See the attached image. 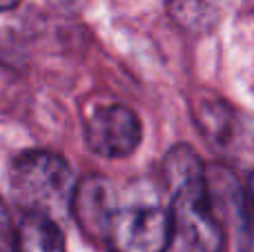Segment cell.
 <instances>
[{
    "label": "cell",
    "mask_w": 254,
    "mask_h": 252,
    "mask_svg": "<svg viewBox=\"0 0 254 252\" xmlns=\"http://www.w3.org/2000/svg\"><path fill=\"white\" fill-rule=\"evenodd\" d=\"M163 179L170 190L167 252H221L225 228L210 205L205 165L190 145H176L163 159Z\"/></svg>",
    "instance_id": "cell-1"
},
{
    "label": "cell",
    "mask_w": 254,
    "mask_h": 252,
    "mask_svg": "<svg viewBox=\"0 0 254 252\" xmlns=\"http://www.w3.org/2000/svg\"><path fill=\"white\" fill-rule=\"evenodd\" d=\"M170 210L154 196H131L121 201L110 246L116 252H167Z\"/></svg>",
    "instance_id": "cell-3"
},
{
    "label": "cell",
    "mask_w": 254,
    "mask_h": 252,
    "mask_svg": "<svg viewBox=\"0 0 254 252\" xmlns=\"http://www.w3.org/2000/svg\"><path fill=\"white\" fill-rule=\"evenodd\" d=\"M250 196H252V203H254V172L250 177Z\"/></svg>",
    "instance_id": "cell-9"
},
{
    "label": "cell",
    "mask_w": 254,
    "mask_h": 252,
    "mask_svg": "<svg viewBox=\"0 0 254 252\" xmlns=\"http://www.w3.org/2000/svg\"><path fill=\"white\" fill-rule=\"evenodd\" d=\"M119 210L121 194L107 177L89 174L76 183L71 214L87 239L98 241V244H110Z\"/></svg>",
    "instance_id": "cell-4"
},
{
    "label": "cell",
    "mask_w": 254,
    "mask_h": 252,
    "mask_svg": "<svg viewBox=\"0 0 254 252\" xmlns=\"http://www.w3.org/2000/svg\"><path fill=\"white\" fill-rule=\"evenodd\" d=\"M143 138V125L131 107L114 103L98 107L85 123V143L98 156L125 159Z\"/></svg>",
    "instance_id": "cell-5"
},
{
    "label": "cell",
    "mask_w": 254,
    "mask_h": 252,
    "mask_svg": "<svg viewBox=\"0 0 254 252\" xmlns=\"http://www.w3.org/2000/svg\"><path fill=\"white\" fill-rule=\"evenodd\" d=\"M20 0H0V11H9V9L18 7Z\"/></svg>",
    "instance_id": "cell-8"
},
{
    "label": "cell",
    "mask_w": 254,
    "mask_h": 252,
    "mask_svg": "<svg viewBox=\"0 0 254 252\" xmlns=\"http://www.w3.org/2000/svg\"><path fill=\"white\" fill-rule=\"evenodd\" d=\"M0 252H18V228L13 226V219L2 199H0Z\"/></svg>",
    "instance_id": "cell-7"
},
{
    "label": "cell",
    "mask_w": 254,
    "mask_h": 252,
    "mask_svg": "<svg viewBox=\"0 0 254 252\" xmlns=\"http://www.w3.org/2000/svg\"><path fill=\"white\" fill-rule=\"evenodd\" d=\"M18 252H67L56 221L40 214H22L18 223Z\"/></svg>",
    "instance_id": "cell-6"
},
{
    "label": "cell",
    "mask_w": 254,
    "mask_h": 252,
    "mask_svg": "<svg viewBox=\"0 0 254 252\" xmlns=\"http://www.w3.org/2000/svg\"><path fill=\"white\" fill-rule=\"evenodd\" d=\"M76 183L69 163L45 150L22 152L9 172L11 194L25 214H40L56 223L71 214Z\"/></svg>",
    "instance_id": "cell-2"
}]
</instances>
